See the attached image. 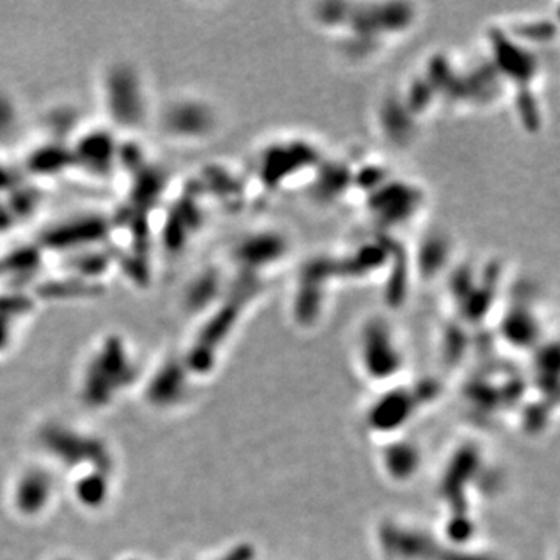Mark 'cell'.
Returning <instances> with one entry per match:
<instances>
[{"label": "cell", "mask_w": 560, "mask_h": 560, "mask_svg": "<svg viewBox=\"0 0 560 560\" xmlns=\"http://www.w3.org/2000/svg\"><path fill=\"white\" fill-rule=\"evenodd\" d=\"M355 363L360 376L377 389L399 383L406 368L405 347L399 332L382 318L363 322L355 341Z\"/></svg>", "instance_id": "6da1fadb"}, {"label": "cell", "mask_w": 560, "mask_h": 560, "mask_svg": "<svg viewBox=\"0 0 560 560\" xmlns=\"http://www.w3.org/2000/svg\"><path fill=\"white\" fill-rule=\"evenodd\" d=\"M378 469L389 483L406 484L418 477L423 465V450L418 442L395 435L383 437L377 454Z\"/></svg>", "instance_id": "3957f363"}, {"label": "cell", "mask_w": 560, "mask_h": 560, "mask_svg": "<svg viewBox=\"0 0 560 560\" xmlns=\"http://www.w3.org/2000/svg\"><path fill=\"white\" fill-rule=\"evenodd\" d=\"M437 560H503L492 549L481 548L477 543L452 545L445 542Z\"/></svg>", "instance_id": "277c9868"}, {"label": "cell", "mask_w": 560, "mask_h": 560, "mask_svg": "<svg viewBox=\"0 0 560 560\" xmlns=\"http://www.w3.org/2000/svg\"><path fill=\"white\" fill-rule=\"evenodd\" d=\"M444 545L436 530L402 515H385L372 530V547L382 560H437Z\"/></svg>", "instance_id": "7a4b0ae2"}]
</instances>
